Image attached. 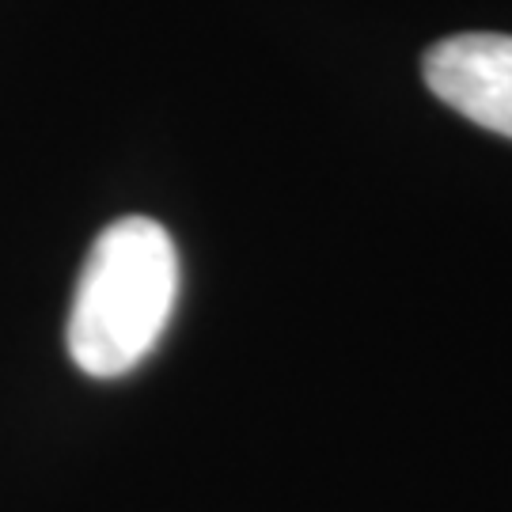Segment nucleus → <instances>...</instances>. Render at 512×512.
<instances>
[{
    "label": "nucleus",
    "mask_w": 512,
    "mask_h": 512,
    "mask_svg": "<svg viewBox=\"0 0 512 512\" xmlns=\"http://www.w3.org/2000/svg\"><path fill=\"white\" fill-rule=\"evenodd\" d=\"M179 296V255L164 224L122 217L99 232L69 311V357L95 380H114L156 349Z\"/></svg>",
    "instance_id": "f257e3e1"
},
{
    "label": "nucleus",
    "mask_w": 512,
    "mask_h": 512,
    "mask_svg": "<svg viewBox=\"0 0 512 512\" xmlns=\"http://www.w3.org/2000/svg\"><path fill=\"white\" fill-rule=\"evenodd\" d=\"M425 84L475 126L512 137V35L471 31L425 54Z\"/></svg>",
    "instance_id": "f03ea898"
}]
</instances>
